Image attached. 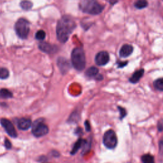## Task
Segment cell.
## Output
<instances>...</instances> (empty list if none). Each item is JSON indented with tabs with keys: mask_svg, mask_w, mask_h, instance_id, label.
<instances>
[{
	"mask_svg": "<svg viewBox=\"0 0 163 163\" xmlns=\"http://www.w3.org/2000/svg\"><path fill=\"white\" fill-rule=\"evenodd\" d=\"M76 27L75 20L69 15H64L58 21L56 27V35L61 43L67 42Z\"/></svg>",
	"mask_w": 163,
	"mask_h": 163,
	"instance_id": "obj_1",
	"label": "cell"
},
{
	"mask_svg": "<svg viewBox=\"0 0 163 163\" xmlns=\"http://www.w3.org/2000/svg\"><path fill=\"white\" fill-rule=\"evenodd\" d=\"M72 62L73 67L78 71H82L86 64L85 53L82 47H76L72 53Z\"/></svg>",
	"mask_w": 163,
	"mask_h": 163,
	"instance_id": "obj_2",
	"label": "cell"
},
{
	"mask_svg": "<svg viewBox=\"0 0 163 163\" xmlns=\"http://www.w3.org/2000/svg\"><path fill=\"white\" fill-rule=\"evenodd\" d=\"M79 7L83 12L91 15L100 14L104 8L101 4L93 0L81 2L79 4Z\"/></svg>",
	"mask_w": 163,
	"mask_h": 163,
	"instance_id": "obj_3",
	"label": "cell"
},
{
	"mask_svg": "<svg viewBox=\"0 0 163 163\" xmlns=\"http://www.w3.org/2000/svg\"><path fill=\"white\" fill-rule=\"evenodd\" d=\"M15 30L19 38H27L30 30L29 22L25 19H19L15 25Z\"/></svg>",
	"mask_w": 163,
	"mask_h": 163,
	"instance_id": "obj_4",
	"label": "cell"
},
{
	"mask_svg": "<svg viewBox=\"0 0 163 163\" xmlns=\"http://www.w3.org/2000/svg\"><path fill=\"white\" fill-rule=\"evenodd\" d=\"M49 129H48V126L43 122L42 119H38L35 121L32 124V133L35 137L40 138L46 135Z\"/></svg>",
	"mask_w": 163,
	"mask_h": 163,
	"instance_id": "obj_5",
	"label": "cell"
},
{
	"mask_svg": "<svg viewBox=\"0 0 163 163\" xmlns=\"http://www.w3.org/2000/svg\"><path fill=\"white\" fill-rule=\"evenodd\" d=\"M103 141L104 145L106 148L109 149L116 148L117 144V138L116 133L111 129L108 130L103 136Z\"/></svg>",
	"mask_w": 163,
	"mask_h": 163,
	"instance_id": "obj_6",
	"label": "cell"
},
{
	"mask_svg": "<svg viewBox=\"0 0 163 163\" xmlns=\"http://www.w3.org/2000/svg\"><path fill=\"white\" fill-rule=\"evenodd\" d=\"M0 123H1L2 126L10 136L12 138H16L17 136V131H16V130L11 121L7 119H2L0 120Z\"/></svg>",
	"mask_w": 163,
	"mask_h": 163,
	"instance_id": "obj_7",
	"label": "cell"
},
{
	"mask_svg": "<svg viewBox=\"0 0 163 163\" xmlns=\"http://www.w3.org/2000/svg\"><path fill=\"white\" fill-rule=\"evenodd\" d=\"M110 60V56L107 52L101 51L97 53L95 57V62L97 66L102 67L106 65Z\"/></svg>",
	"mask_w": 163,
	"mask_h": 163,
	"instance_id": "obj_8",
	"label": "cell"
},
{
	"mask_svg": "<svg viewBox=\"0 0 163 163\" xmlns=\"http://www.w3.org/2000/svg\"><path fill=\"white\" fill-rule=\"evenodd\" d=\"M39 48L43 52H45L48 54H53L56 52L57 50V48L56 46L52 45L50 43H48L44 42H41L39 44Z\"/></svg>",
	"mask_w": 163,
	"mask_h": 163,
	"instance_id": "obj_9",
	"label": "cell"
},
{
	"mask_svg": "<svg viewBox=\"0 0 163 163\" xmlns=\"http://www.w3.org/2000/svg\"><path fill=\"white\" fill-rule=\"evenodd\" d=\"M58 67L62 73H66L70 68V64L68 60L63 57H59L57 59Z\"/></svg>",
	"mask_w": 163,
	"mask_h": 163,
	"instance_id": "obj_10",
	"label": "cell"
},
{
	"mask_svg": "<svg viewBox=\"0 0 163 163\" xmlns=\"http://www.w3.org/2000/svg\"><path fill=\"white\" fill-rule=\"evenodd\" d=\"M32 125L31 120L27 118H21L17 121V127L21 130H27Z\"/></svg>",
	"mask_w": 163,
	"mask_h": 163,
	"instance_id": "obj_11",
	"label": "cell"
},
{
	"mask_svg": "<svg viewBox=\"0 0 163 163\" xmlns=\"http://www.w3.org/2000/svg\"><path fill=\"white\" fill-rule=\"evenodd\" d=\"M133 47L131 45L125 44L120 49L119 54L121 57H127L133 53Z\"/></svg>",
	"mask_w": 163,
	"mask_h": 163,
	"instance_id": "obj_12",
	"label": "cell"
},
{
	"mask_svg": "<svg viewBox=\"0 0 163 163\" xmlns=\"http://www.w3.org/2000/svg\"><path fill=\"white\" fill-rule=\"evenodd\" d=\"M143 74H144V70L143 69H141V70L136 71L133 74L131 77L129 78L130 82H131L133 84H136V83L138 82L139 80L143 77Z\"/></svg>",
	"mask_w": 163,
	"mask_h": 163,
	"instance_id": "obj_13",
	"label": "cell"
},
{
	"mask_svg": "<svg viewBox=\"0 0 163 163\" xmlns=\"http://www.w3.org/2000/svg\"><path fill=\"white\" fill-rule=\"evenodd\" d=\"M86 141L85 140H83L82 138H79L78 140V141L75 143L73 147L72 150V152H71V154L72 155H74L79 150V149H80L82 146H84V145L86 144Z\"/></svg>",
	"mask_w": 163,
	"mask_h": 163,
	"instance_id": "obj_14",
	"label": "cell"
},
{
	"mask_svg": "<svg viewBox=\"0 0 163 163\" xmlns=\"http://www.w3.org/2000/svg\"><path fill=\"white\" fill-rule=\"evenodd\" d=\"M98 73H99L98 69H97L96 67H92L87 70V71L86 72V75L89 78H94L97 76Z\"/></svg>",
	"mask_w": 163,
	"mask_h": 163,
	"instance_id": "obj_15",
	"label": "cell"
},
{
	"mask_svg": "<svg viewBox=\"0 0 163 163\" xmlns=\"http://www.w3.org/2000/svg\"><path fill=\"white\" fill-rule=\"evenodd\" d=\"M13 96L12 93L7 89H0V99H9Z\"/></svg>",
	"mask_w": 163,
	"mask_h": 163,
	"instance_id": "obj_16",
	"label": "cell"
},
{
	"mask_svg": "<svg viewBox=\"0 0 163 163\" xmlns=\"http://www.w3.org/2000/svg\"><path fill=\"white\" fill-rule=\"evenodd\" d=\"M143 163H154V158L151 154H145L141 157Z\"/></svg>",
	"mask_w": 163,
	"mask_h": 163,
	"instance_id": "obj_17",
	"label": "cell"
},
{
	"mask_svg": "<svg viewBox=\"0 0 163 163\" xmlns=\"http://www.w3.org/2000/svg\"><path fill=\"white\" fill-rule=\"evenodd\" d=\"M154 86L156 89L159 91H163V78H158L154 82Z\"/></svg>",
	"mask_w": 163,
	"mask_h": 163,
	"instance_id": "obj_18",
	"label": "cell"
},
{
	"mask_svg": "<svg viewBox=\"0 0 163 163\" xmlns=\"http://www.w3.org/2000/svg\"><path fill=\"white\" fill-rule=\"evenodd\" d=\"M148 6V2L144 0H140L135 3V7L138 9H142Z\"/></svg>",
	"mask_w": 163,
	"mask_h": 163,
	"instance_id": "obj_19",
	"label": "cell"
},
{
	"mask_svg": "<svg viewBox=\"0 0 163 163\" xmlns=\"http://www.w3.org/2000/svg\"><path fill=\"white\" fill-rule=\"evenodd\" d=\"M45 36H46V33L43 30H39L37 32V33L35 35V38L38 40L43 41L45 38Z\"/></svg>",
	"mask_w": 163,
	"mask_h": 163,
	"instance_id": "obj_20",
	"label": "cell"
},
{
	"mask_svg": "<svg viewBox=\"0 0 163 163\" xmlns=\"http://www.w3.org/2000/svg\"><path fill=\"white\" fill-rule=\"evenodd\" d=\"M9 77V72L5 68H0V79H6Z\"/></svg>",
	"mask_w": 163,
	"mask_h": 163,
	"instance_id": "obj_21",
	"label": "cell"
},
{
	"mask_svg": "<svg viewBox=\"0 0 163 163\" xmlns=\"http://www.w3.org/2000/svg\"><path fill=\"white\" fill-rule=\"evenodd\" d=\"M21 8L24 10H30L32 7V3L30 2L25 1V2H22L20 4Z\"/></svg>",
	"mask_w": 163,
	"mask_h": 163,
	"instance_id": "obj_22",
	"label": "cell"
},
{
	"mask_svg": "<svg viewBox=\"0 0 163 163\" xmlns=\"http://www.w3.org/2000/svg\"><path fill=\"white\" fill-rule=\"evenodd\" d=\"M118 109L120 111V114H121V116H120V119L122 120L124 118V117L127 115V112L126 111V110L121 106H118Z\"/></svg>",
	"mask_w": 163,
	"mask_h": 163,
	"instance_id": "obj_23",
	"label": "cell"
},
{
	"mask_svg": "<svg viewBox=\"0 0 163 163\" xmlns=\"http://www.w3.org/2000/svg\"><path fill=\"white\" fill-rule=\"evenodd\" d=\"M157 129L159 131H163V119H161L158 121Z\"/></svg>",
	"mask_w": 163,
	"mask_h": 163,
	"instance_id": "obj_24",
	"label": "cell"
},
{
	"mask_svg": "<svg viewBox=\"0 0 163 163\" xmlns=\"http://www.w3.org/2000/svg\"><path fill=\"white\" fill-rule=\"evenodd\" d=\"M5 147L7 149H10L12 148V143L9 140H8L7 138L5 139Z\"/></svg>",
	"mask_w": 163,
	"mask_h": 163,
	"instance_id": "obj_25",
	"label": "cell"
},
{
	"mask_svg": "<svg viewBox=\"0 0 163 163\" xmlns=\"http://www.w3.org/2000/svg\"><path fill=\"white\" fill-rule=\"evenodd\" d=\"M85 126H86V129L87 131H91V126H90V124L89 122L86 121L85 122Z\"/></svg>",
	"mask_w": 163,
	"mask_h": 163,
	"instance_id": "obj_26",
	"label": "cell"
},
{
	"mask_svg": "<svg viewBox=\"0 0 163 163\" xmlns=\"http://www.w3.org/2000/svg\"><path fill=\"white\" fill-rule=\"evenodd\" d=\"M127 63H128V62H127V61H126V62H118V66H119V68H122V67H124Z\"/></svg>",
	"mask_w": 163,
	"mask_h": 163,
	"instance_id": "obj_27",
	"label": "cell"
}]
</instances>
